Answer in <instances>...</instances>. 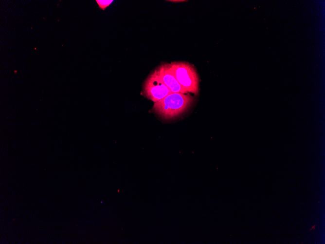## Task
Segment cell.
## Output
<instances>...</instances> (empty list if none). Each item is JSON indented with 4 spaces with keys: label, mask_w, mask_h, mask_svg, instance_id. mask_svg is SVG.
<instances>
[{
    "label": "cell",
    "mask_w": 325,
    "mask_h": 244,
    "mask_svg": "<svg viewBox=\"0 0 325 244\" xmlns=\"http://www.w3.org/2000/svg\"><path fill=\"white\" fill-rule=\"evenodd\" d=\"M142 93L146 98L156 103L172 93L163 83L156 68L144 81Z\"/></svg>",
    "instance_id": "cell-3"
},
{
    "label": "cell",
    "mask_w": 325,
    "mask_h": 244,
    "mask_svg": "<svg viewBox=\"0 0 325 244\" xmlns=\"http://www.w3.org/2000/svg\"><path fill=\"white\" fill-rule=\"evenodd\" d=\"M170 1H172V2H181V1H185V0H170Z\"/></svg>",
    "instance_id": "cell-6"
},
{
    "label": "cell",
    "mask_w": 325,
    "mask_h": 244,
    "mask_svg": "<svg viewBox=\"0 0 325 244\" xmlns=\"http://www.w3.org/2000/svg\"><path fill=\"white\" fill-rule=\"evenodd\" d=\"M96 2L99 5L100 8L102 10H105L108 6L113 1L112 0H96Z\"/></svg>",
    "instance_id": "cell-5"
},
{
    "label": "cell",
    "mask_w": 325,
    "mask_h": 244,
    "mask_svg": "<svg viewBox=\"0 0 325 244\" xmlns=\"http://www.w3.org/2000/svg\"><path fill=\"white\" fill-rule=\"evenodd\" d=\"M195 102V98L189 94L172 93L154 103L151 111L163 120H171L185 113Z\"/></svg>",
    "instance_id": "cell-1"
},
{
    "label": "cell",
    "mask_w": 325,
    "mask_h": 244,
    "mask_svg": "<svg viewBox=\"0 0 325 244\" xmlns=\"http://www.w3.org/2000/svg\"><path fill=\"white\" fill-rule=\"evenodd\" d=\"M177 81L187 92L199 95V77L194 66L185 61H174L170 63Z\"/></svg>",
    "instance_id": "cell-2"
},
{
    "label": "cell",
    "mask_w": 325,
    "mask_h": 244,
    "mask_svg": "<svg viewBox=\"0 0 325 244\" xmlns=\"http://www.w3.org/2000/svg\"><path fill=\"white\" fill-rule=\"evenodd\" d=\"M315 226H316V225H314L311 228H310V230H311L312 229H314L315 228Z\"/></svg>",
    "instance_id": "cell-7"
},
{
    "label": "cell",
    "mask_w": 325,
    "mask_h": 244,
    "mask_svg": "<svg viewBox=\"0 0 325 244\" xmlns=\"http://www.w3.org/2000/svg\"><path fill=\"white\" fill-rule=\"evenodd\" d=\"M156 69L162 81L172 93H181L183 94L188 93L181 87L177 81L170 63H162Z\"/></svg>",
    "instance_id": "cell-4"
}]
</instances>
